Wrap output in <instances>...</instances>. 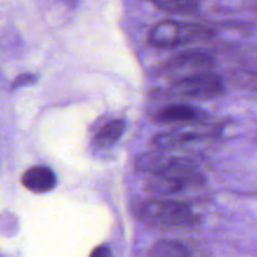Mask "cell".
<instances>
[{"mask_svg":"<svg viewBox=\"0 0 257 257\" xmlns=\"http://www.w3.org/2000/svg\"><path fill=\"white\" fill-rule=\"evenodd\" d=\"M212 32L196 23L178 21H163L155 24L149 33L152 46L159 48H173L208 39Z\"/></svg>","mask_w":257,"mask_h":257,"instance_id":"cell-1","label":"cell"},{"mask_svg":"<svg viewBox=\"0 0 257 257\" xmlns=\"http://www.w3.org/2000/svg\"><path fill=\"white\" fill-rule=\"evenodd\" d=\"M139 217L147 224L155 227H189L197 222L189 207L178 201H148L142 204Z\"/></svg>","mask_w":257,"mask_h":257,"instance_id":"cell-2","label":"cell"},{"mask_svg":"<svg viewBox=\"0 0 257 257\" xmlns=\"http://www.w3.org/2000/svg\"><path fill=\"white\" fill-rule=\"evenodd\" d=\"M170 92L179 97L211 100L223 92L221 77L213 72H199L180 77L170 86Z\"/></svg>","mask_w":257,"mask_h":257,"instance_id":"cell-3","label":"cell"},{"mask_svg":"<svg viewBox=\"0 0 257 257\" xmlns=\"http://www.w3.org/2000/svg\"><path fill=\"white\" fill-rule=\"evenodd\" d=\"M157 177L160 187H164L167 190H180L188 185L199 184L204 180L201 173L190 163L178 158H173L165 163Z\"/></svg>","mask_w":257,"mask_h":257,"instance_id":"cell-4","label":"cell"},{"mask_svg":"<svg viewBox=\"0 0 257 257\" xmlns=\"http://www.w3.org/2000/svg\"><path fill=\"white\" fill-rule=\"evenodd\" d=\"M22 184L31 192L46 193L56 187L57 178L49 168L33 167L23 174Z\"/></svg>","mask_w":257,"mask_h":257,"instance_id":"cell-5","label":"cell"},{"mask_svg":"<svg viewBox=\"0 0 257 257\" xmlns=\"http://www.w3.org/2000/svg\"><path fill=\"white\" fill-rule=\"evenodd\" d=\"M213 66L211 57L202 52H184L173 57L170 67L177 71H197L206 72Z\"/></svg>","mask_w":257,"mask_h":257,"instance_id":"cell-6","label":"cell"},{"mask_svg":"<svg viewBox=\"0 0 257 257\" xmlns=\"http://www.w3.org/2000/svg\"><path fill=\"white\" fill-rule=\"evenodd\" d=\"M203 112L190 105H172L159 110L157 120L159 122H178V121L201 120Z\"/></svg>","mask_w":257,"mask_h":257,"instance_id":"cell-7","label":"cell"},{"mask_svg":"<svg viewBox=\"0 0 257 257\" xmlns=\"http://www.w3.org/2000/svg\"><path fill=\"white\" fill-rule=\"evenodd\" d=\"M126 127V123L123 120H112L110 122L105 123L100 128V132L96 134L95 143L100 148H108L117 143L121 135L123 134Z\"/></svg>","mask_w":257,"mask_h":257,"instance_id":"cell-8","label":"cell"},{"mask_svg":"<svg viewBox=\"0 0 257 257\" xmlns=\"http://www.w3.org/2000/svg\"><path fill=\"white\" fill-rule=\"evenodd\" d=\"M149 257H189L188 251L175 241H159L152 247Z\"/></svg>","mask_w":257,"mask_h":257,"instance_id":"cell-9","label":"cell"},{"mask_svg":"<svg viewBox=\"0 0 257 257\" xmlns=\"http://www.w3.org/2000/svg\"><path fill=\"white\" fill-rule=\"evenodd\" d=\"M158 8L175 14H185L196 11L199 0H150Z\"/></svg>","mask_w":257,"mask_h":257,"instance_id":"cell-10","label":"cell"},{"mask_svg":"<svg viewBox=\"0 0 257 257\" xmlns=\"http://www.w3.org/2000/svg\"><path fill=\"white\" fill-rule=\"evenodd\" d=\"M36 80H37V77H36V76H33V75L19 76V77L16 80V82L13 83V88L21 87V86L31 85V83H33Z\"/></svg>","mask_w":257,"mask_h":257,"instance_id":"cell-11","label":"cell"},{"mask_svg":"<svg viewBox=\"0 0 257 257\" xmlns=\"http://www.w3.org/2000/svg\"><path fill=\"white\" fill-rule=\"evenodd\" d=\"M90 257H112V253L107 246H100L93 249Z\"/></svg>","mask_w":257,"mask_h":257,"instance_id":"cell-12","label":"cell"},{"mask_svg":"<svg viewBox=\"0 0 257 257\" xmlns=\"http://www.w3.org/2000/svg\"><path fill=\"white\" fill-rule=\"evenodd\" d=\"M66 2H71V0H66Z\"/></svg>","mask_w":257,"mask_h":257,"instance_id":"cell-13","label":"cell"}]
</instances>
